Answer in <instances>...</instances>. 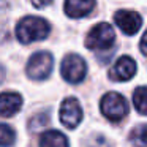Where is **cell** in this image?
Instances as JSON below:
<instances>
[{"label":"cell","mask_w":147,"mask_h":147,"mask_svg":"<svg viewBox=\"0 0 147 147\" xmlns=\"http://www.w3.org/2000/svg\"><path fill=\"white\" fill-rule=\"evenodd\" d=\"M133 105L136 111L142 115H147V87H138L133 93Z\"/></svg>","instance_id":"7c38bea8"},{"label":"cell","mask_w":147,"mask_h":147,"mask_svg":"<svg viewBox=\"0 0 147 147\" xmlns=\"http://www.w3.org/2000/svg\"><path fill=\"white\" fill-rule=\"evenodd\" d=\"M52 65H54V59L49 52H35L27 62V76L35 81L46 79L52 71Z\"/></svg>","instance_id":"5b68a950"},{"label":"cell","mask_w":147,"mask_h":147,"mask_svg":"<svg viewBox=\"0 0 147 147\" xmlns=\"http://www.w3.org/2000/svg\"><path fill=\"white\" fill-rule=\"evenodd\" d=\"M87 147H111L109 141L101 134H93L87 142Z\"/></svg>","instance_id":"2e32d148"},{"label":"cell","mask_w":147,"mask_h":147,"mask_svg":"<svg viewBox=\"0 0 147 147\" xmlns=\"http://www.w3.org/2000/svg\"><path fill=\"white\" fill-rule=\"evenodd\" d=\"M139 49H141V52H142L144 55L147 57V30H146V33L142 35V38H141V43H139Z\"/></svg>","instance_id":"e0dca14e"},{"label":"cell","mask_w":147,"mask_h":147,"mask_svg":"<svg viewBox=\"0 0 147 147\" xmlns=\"http://www.w3.org/2000/svg\"><path fill=\"white\" fill-rule=\"evenodd\" d=\"M51 32V26L46 19L38 16H26L18 22L16 27V35L18 40L24 45L35 41H41Z\"/></svg>","instance_id":"6da1fadb"},{"label":"cell","mask_w":147,"mask_h":147,"mask_svg":"<svg viewBox=\"0 0 147 147\" xmlns=\"http://www.w3.org/2000/svg\"><path fill=\"white\" fill-rule=\"evenodd\" d=\"M3 79H5V68L0 65V82H2Z\"/></svg>","instance_id":"d6986e66"},{"label":"cell","mask_w":147,"mask_h":147,"mask_svg":"<svg viewBox=\"0 0 147 147\" xmlns=\"http://www.w3.org/2000/svg\"><path fill=\"white\" fill-rule=\"evenodd\" d=\"M130 141L136 147H147V123L134 128L130 133Z\"/></svg>","instance_id":"4fadbf2b"},{"label":"cell","mask_w":147,"mask_h":147,"mask_svg":"<svg viewBox=\"0 0 147 147\" xmlns=\"http://www.w3.org/2000/svg\"><path fill=\"white\" fill-rule=\"evenodd\" d=\"M115 33L109 24H96L86 36V46L92 51H105L114 45Z\"/></svg>","instance_id":"3957f363"},{"label":"cell","mask_w":147,"mask_h":147,"mask_svg":"<svg viewBox=\"0 0 147 147\" xmlns=\"http://www.w3.org/2000/svg\"><path fill=\"white\" fill-rule=\"evenodd\" d=\"M30 2L36 8H43V7H48L49 3H52V0H30Z\"/></svg>","instance_id":"ac0fdd59"},{"label":"cell","mask_w":147,"mask_h":147,"mask_svg":"<svg viewBox=\"0 0 147 147\" xmlns=\"http://www.w3.org/2000/svg\"><path fill=\"white\" fill-rule=\"evenodd\" d=\"M60 73H62V76H63V79L68 81V82H71V84L81 82L87 74L86 60L78 54L65 55V59L62 60Z\"/></svg>","instance_id":"277c9868"},{"label":"cell","mask_w":147,"mask_h":147,"mask_svg":"<svg viewBox=\"0 0 147 147\" xmlns=\"http://www.w3.org/2000/svg\"><path fill=\"white\" fill-rule=\"evenodd\" d=\"M40 147H70V144L63 133L57 130H48L43 133Z\"/></svg>","instance_id":"8fae6325"},{"label":"cell","mask_w":147,"mask_h":147,"mask_svg":"<svg viewBox=\"0 0 147 147\" xmlns=\"http://www.w3.org/2000/svg\"><path fill=\"white\" fill-rule=\"evenodd\" d=\"M82 120V108L76 98L63 100L60 106V122L68 128H76Z\"/></svg>","instance_id":"8992f818"},{"label":"cell","mask_w":147,"mask_h":147,"mask_svg":"<svg viewBox=\"0 0 147 147\" xmlns=\"http://www.w3.org/2000/svg\"><path fill=\"white\" fill-rule=\"evenodd\" d=\"M101 114L111 122H119L128 114V103L117 92H109L101 98Z\"/></svg>","instance_id":"7a4b0ae2"},{"label":"cell","mask_w":147,"mask_h":147,"mask_svg":"<svg viewBox=\"0 0 147 147\" xmlns=\"http://www.w3.org/2000/svg\"><path fill=\"white\" fill-rule=\"evenodd\" d=\"M48 123H49V115H48V112H45V114L35 115V117L30 120L29 127H30V130H32V131H40L43 127H46Z\"/></svg>","instance_id":"9a60e30c"},{"label":"cell","mask_w":147,"mask_h":147,"mask_svg":"<svg viewBox=\"0 0 147 147\" xmlns=\"http://www.w3.org/2000/svg\"><path fill=\"white\" fill-rule=\"evenodd\" d=\"M114 21L125 35H134L141 29V24H142V18L136 11H130V10L117 11L114 14Z\"/></svg>","instance_id":"52a82bcc"},{"label":"cell","mask_w":147,"mask_h":147,"mask_svg":"<svg viewBox=\"0 0 147 147\" xmlns=\"http://www.w3.org/2000/svg\"><path fill=\"white\" fill-rule=\"evenodd\" d=\"M16 142V133L10 125L0 123V147H11Z\"/></svg>","instance_id":"5bb4252c"},{"label":"cell","mask_w":147,"mask_h":147,"mask_svg":"<svg viewBox=\"0 0 147 147\" xmlns=\"http://www.w3.org/2000/svg\"><path fill=\"white\" fill-rule=\"evenodd\" d=\"M95 0H65V13L70 18H84L92 13Z\"/></svg>","instance_id":"30bf717a"},{"label":"cell","mask_w":147,"mask_h":147,"mask_svg":"<svg viewBox=\"0 0 147 147\" xmlns=\"http://www.w3.org/2000/svg\"><path fill=\"white\" fill-rule=\"evenodd\" d=\"M22 108V96L16 92L0 93V115L11 117Z\"/></svg>","instance_id":"9c48e42d"},{"label":"cell","mask_w":147,"mask_h":147,"mask_svg":"<svg viewBox=\"0 0 147 147\" xmlns=\"http://www.w3.org/2000/svg\"><path fill=\"white\" fill-rule=\"evenodd\" d=\"M134 74H136V62L128 55H122L109 70V78L112 81H130Z\"/></svg>","instance_id":"ba28073f"}]
</instances>
